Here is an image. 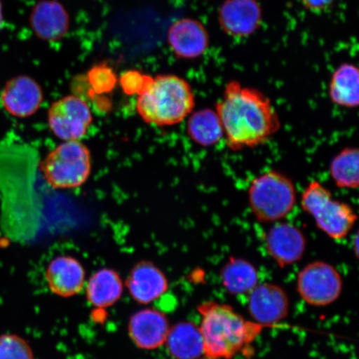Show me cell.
<instances>
[{"mask_svg": "<svg viewBox=\"0 0 359 359\" xmlns=\"http://www.w3.org/2000/svg\"><path fill=\"white\" fill-rule=\"evenodd\" d=\"M249 205L254 217L262 223H276L294 208L297 192L293 181L272 170L259 175L248 189Z\"/></svg>", "mask_w": 359, "mask_h": 359, "instance_id": "cell-4", "label": "cell"}, {"mask_svg": "<svg viewBox=\"0 0 359 359\" xmlns=\"http://www.w3.org/2000/svg\"><path fill=\"white\" fill-rule=\"evenodd\" d=\"M152 78L149 75L136 70L125 72L121 76L120 84L127 94H138L151 82Z\"/></svg>", "mask_w": 359, "mask_h": 359, "instance_id": "cell-26", "label": "cell"}, {"mask_svg": "<svg viewBox=\"0 0 359 359\" xmlns=\"http://www.w3.org/2000/svg\"><path fill=\"white\" fill-rule=\"evenodd\" d=\"M126 285L135 302L142 304L155 302L168 290L165 273L154 263L146 260L133 268Z\"/></svg>", "mask_w": 359, "mask_h": 359, "instance_id": "cell-17", "label": "cell"}, {"mask_svg": "<svg viewBox=\"0 0 359 359\" xmlns=\"http://www.w3.org/2000/svg\"><path fill=\"white\" fill-rule=\"evenodd\" d=\"M123 293V280L114 269H101L87 282V298L94 307L109 308L118 302Z\"/></svg>", "mask_w": 359, "mask_h": 359, "instance_id": "cell-18", "label": "cell"}, {"mask_svg": "<svg viewBox=\"0 0 359 359\" xmlns=\"http://www.w3.org/2000/svg\"><path fill=\"white\" fill-rule=\"evenodd\" d=\"M221 279L224 289L234 295L250 294L259 285L257 269L241 258L228 260L222 269Z\"/></svg>", "mask_w": 359, "mask_h": 359, "instance_id": "cell-20", "label": "cell"}, {"mask_svg": "<svg viewBox=\"0 0 359 359\" xmlns=\"http://www.w3.org/2000/svg\"><path fill=\"white\" fill-rule=\"evenodd\" d=\"M165 344L174 359H197L204 354L200 327L194 323L181 322L170 327Z\"/></svg>", "mask_w": 359, "mask_h": 359, "instance_id": "cell-19", "label": "cell"}, {"mask_svg": "<svg viewBox=\"0 0 359 359\" xmlns=\"http://www.w3.org/2000/svg\"><path fill=\"white\" fill-rule=\"evenodd\" d=\"M188 136L197 145L210 147L217 145L224 137V130L217 111L210 109L192 112L188 118Z\"/></svg>", "mask_w": 359, "mask_h": 359, "instance_id": "cell-21", "label": "cell"}, {"mask_svg": "<svg viewBox=\"0 0 359 359\" xmlns=\"http://www.w3.org/2000/svg\"><path fill=\"white\" fill-rule=\"evenodd\" d=\"M354 250H355L356 257H358V235L356 234L355 238H354Z\"/></svg>", "mask_w": 359, "mask_h": 359, "instance_id": "cell-28", "label": "cell"}, {"mask_svg": "<svg viewBox=\"0 0 359 359\" xmlns=\"http://www.w3.org/2000/svg\"><path fill=\"white\" fill-rule=\"evenodd\" d=\"M248 309L255 322L271 326L288 316L290 300L281 287L264 283L250 292Z\"/></svg>", "mask_w": 359, "mask_h": 359, "instance_id": "cell-10", "label": "cell"}, {"mask_svg": "<svg viewBox=\"0 0 359 359\" xmlns=\"http://www.w3.org/2000/svg\"><path fill=\"white\" fill-rule=\"evenodd\" d=\"M215 111L232 151L264 144L281 128L279 115L271 100L259 90L231 81L224 88Z\"/></svg>", "mask_w": 359, "mask_h": 359, "instance_id": "cell-1", "label": "cell"}, {"mask_svg": "<svg viewBox=\"0 0 359 359\" xmlns=\"http://www.w3.org/2000/svg\"><path fill=\"white\" fill-rule=\"evenodd\" d=\"M306 245L304 232L289 222H276L269 229L266 237L267 252L281 268L299 262Z\"/></svg>", "mask_w": 359, "mask_h": 359, "instance_id": "cell-9", "label": "cell"}, {"mask_svg": "<svg viewBox=\"0 0 359 359\" xmlns=\"http://www.w3.org/2000/svg\"><path fill=\"white\" fill-rule=\"evenodd\" d=\"M2 24H3L2 7H1V4H0V29H1Z\"/></svg>", "mask_w": 359, "mask_h": 359, "instance_id": "cell-29", "label": "cell"}, {"mask_svg": "<svg viewBox=\"0 0 359 359\" xmlns=\"http://www.w3.org/2000/svg\"><path fill=\"white\" fill-rule=\"evenodd\" d=\"M29 22L38 38L48 42L64 39L70 26L69 13L57 0L39 1L31 12Z\"/></svg>", "mask_w": 359, "mask_h": 359, "instance_id": "cell-15", "label": "cell"}, {"mask_svg": "<svg viewBox=\"0 0 359 359\" xmlns=\"http://www.w3.org/2000/svg\"><path fill=\"white\" fill-rule=\"evenodd\" d=\"M343 280L338 271L325 262L309 263L299 273L297 290L312 306H327L339 299Z\"/></svg>", "mask_w": 359, "mask_h": 359, "instance_id": "cell-7", "label": "cell"}, {"mask_svg": "<svg viewBox=\"0 0 359 359\" xmlns=\"http://www.w3.org/2000/svg\"><path fill=\"white\" fill-rule=\"evenodd\" d=\"M0 101L6 111L17 118H28L39 109L43 101L41 86L29 76H18L6 84Z\"/></svg>", "mask_w": 359, "mask_h": 359, "instance_id": "cell-11", "label": "cell"}, {"mask_svg": "<svg viewBox=\"0 0 359 359\" xmlns=\"http://www.w3.org/2000/svg\"><path fill=\"white\" fill-rule=\"evenodd\" d=\"M0 359H34L29 344L13 334L0 335Z\"/></svg>", "mask_w": 359, "mask_h": 359, "instance_id": "cell-24", "label": "cell"}, {"mask_svg": "<svg viewBox=\"0 0 359 359\" xmlns=\"http://www.w3.org/2000/svg\"><path fill=\"white\" fill-rule=\"evenodd\" d=\"M170 327L163 313L144 309L130 318L128 334L133 342L142 349L152 350L163 346Z\"/></svg>", "mask_w": 359, "mask_h": 359, "instance_id": "cell-13", "label": "cell"}, {"mask_svg": "<svg viewBox=\"0 0 359 359\" xmlns=\"http://www.w3.org/2000/svg\"><path fill=\"white\" fill-rule=\"evenodd\" d=\"M196 104L195 94L189 83L177 75H158L152 78L138 94L137 111L146 123L167 127L183 122Z\"/></svg>", "mask_w": 359, "mask_h": 359, "instance_id": "cell-3", "label": "cell"}, {"mask_svg": "<svg viewBox=\"0 0 359 359\" xmlns=\"http://www.w3.org/2000/svg\"><path fill=\"white\" fill-rule=\"evenodd\" d=\"M45 276L53 293L64 298L79 294L86 280V272L83 264L69 255L53 259L48 264Z\"/></svg>", "mask_w": 359, "mask_h": 359, "instance_id": "cell-16", "label": "cell"}, {"mask_svg": "<svg viewBox=\"0 0 359 359\" xmlns=\"http://www.w3.org/2000/svg\"><path fill=\"white\" fill-rule=\"evenodd\" d=\"M41 170L44 179L53 188L79 187L91 174V152L80 140L65 141L45 157Z\"/></svg>", "mask_w": 359, "mask_h": 359, "instance_id": "cell-6", "label": "cell"}, {"mask_svg": "<svg viewBox=\"0 0 359 359\" xmlns=\"http://www.w3.org/2000/svg\"><path fill=\"white\" fill-rule=\"evenodd\" d=\"M198 311L204 354L208 359H231L247 352L266 327L246 320L226 304L202 303Z\"/></svg>", "mask_w": 359, "mask_h": 359, "instance_id": "cell-2", "label": "cell"}, {"mask_svg": "<svg viewBox=\"0 0 359 359\" xmlns=\"http://www.w3.org/2000/svg\"><path fill=\"white\" fill-rule=\"evenodd\" d=\"M302 205L317 227L334 241L348 236L357 222V215L351 206L334 199L331 191L317 181L309 182L305 188Z\"/></svg>", "mask_w": 359, "mask_h": 359, "instance_id": "cell-5", "label": "cell"}, {"mask_svg": "<svg viewBox=\"0 0 359 359\" xmlns=\"http://www.w3.org/2000/svg\"><path fill=\"white\" fill-rule=\"evenodd\" d=\"M302 2L307 10L314 13H320L326 11L333 6L335 0H302Z\"/></svg>", "mask_w": 359, "mask_h": 359, "instance_id": "cell-27", "label": "cell"}, {"mask_svg": "<svg viewBox=\"0 0 359 359\" xmlns=\"http://www.w3.org/2000/svg\"><path fill=\"white\" fill-rule=\"evenodd\" d=\"M168 43L173 53L183 60H195L208 50L209 34L201 22L193 19L178 20L170 26Z\"/></svg>", "mask_w": 359, "mask_h": 359, "instance_id": "cell-14", "label": "cell"}, {"mask_svg": "<svg viewBox=\"0 0 359 359\" xmlns=\"http://www.w3.org/2000/svg\"><path fill=\"white\" fill-rule=\"evenodd\" d=\"M222 29L234 37H247L259 29L262 11L257 0H226L219 10Z\"/></svg>", "mask_w": 359, "mask_h": 359, "instance_id": "cell-12", "label": "cell"}, {"mask_svg": "<svg viewBox=\"0 0 359 359\" xmlns=\"http://www.w3.org/2000/svg\"><path fill=\"white\" fill-rule=\"evenodd\" d=\"M93 120L88 103L74 95L66 96L53 102L48 112L49 128L64 142L82 139Z\"/></svg>", "mask_w": 359, "mask_h": 359, "instance_id": "cell-8", "label": "cell"}, {"mask_svg": "<svg viewBox=\"0 0 359 359\" xmlns=\"http://www.w3.org/2000/svg\"><path fill=\"white\" fill-rule=\"evenodd\" d=\"M330 96L335 104L354 109L359 104V78L357 67L344 64L336 69L330 85Z\"/></svg>", "mask_w": 359, "mask_h": 359, "instance_id": "cell-22", "label": "cell"}, {"mask_svg": "<svg viewBox=\"0 0 359 359\" xmlns=\"http://www.w3.org/2000/svg\"><path fill=\"white\" fill-rule=\"evenodd\" d=\"M88 79L93 88L100 93L111 91L116 83L114 70L106 65L92 67L88 73Z\"/></svg>", "mask_w": 359, "mask_h": 359, "instance_id": "cell-25", "label": "cell"}, {"mask_svg": "<svg viewBox=\"0 0 359 359\" xmlns=\"http://www.w3.org/2000/svg\"><path fill=\"white\" fill-rule=\"evenodd\" d=\"M330 172L335 185L343 189H357L359 185V151L346 147L332 159Z\"/></svg>", "mask_w": 359, "mask_h": 359, "instance_id": "cell-23", "label": "cell"}]
</instances>
